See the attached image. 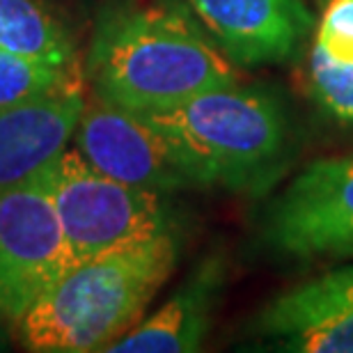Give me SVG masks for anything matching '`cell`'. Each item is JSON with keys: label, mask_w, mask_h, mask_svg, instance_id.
<instances>
[{"label": "cell", "mask_w": 353, "mask_h": 353, "mask_svg": "<svg viewBox=\"0 0 353 353\" xmlns=\"http://www.w3.org/2000/svg\"><path fill=\"white\" fill-rule=\"evenodd\" d=\"M255 330L289 353H353V266L289 289L259 314Z\"/></svg>", "instance_id": "obj_9"}, {"label": "cell", "mask_w": 353, "mask_h": 353, "mask_svg": "<svg viewBox=\"0 0 353 353\" xmlns=\"http://www.w3.org/2000/svg\"><path fill=\"white\" fill-rule=\"evenodd\" d=\"M268 248L296 259L353 257V157L310 163L268 204Z\"/></svg>", "instance_id": "obj_6"}, {"label": "cell", "mask_w": 353, "mask_h": 353, "mask_svg": "<svg viewBox=\"0 0 353 353\" xmlns=\"http://www.w3.org/2000/svg\"><path fill=\"white\" fill-rule=\"evenodd\" d=\"M221 255L204 257L174 294L129 333L112 344L110 353H193L207 340L225 289Z\"/></svg>", "instance_id": "obj_11"}, {"label": "cell", "mask_w": 353, "mask_h": 353, "mask_svg": "<svg viewBox=\"0 0 353 353\" xmlns=\"http://www.w3.org/2000/svg\"><path fill=\"white\" fill-rule=\"evenodd\" d=\"M176 262V232L79 262L21 316L19 342L34 353L108 351L143 319Z\"/></svg>", "instance_id": "obj_2"}, {"label": "cell", "mask_w": 353, "mask_h": 353, "mask_svg": "<svg viewBox=\"0 0 353 353\" xmlns=\"http://www.w3.org/2000/svg\"><path fill=\"white\" fill-rule=\"evenodd\" d=\"M37 181L58 211L76 262L176 232L170 195L112 179L74 147L60 152Z\"/></svg>", "instance_id": "obj_4"}, {"label": "cell", "mask_w": 353, "mask_h": 353, "mask_svg": "<svg viewBox=\"0 0 353 353\" xmlns=\"http://www.w3.org/2000/svg\"><path fill=\"white\" fill-rule=\"evenodd\" d=\"M90 92L140 115L176 108L239 83L225 55L183 0H115L97 17L83 60Z\"/></svg>", "instance_id": "obj_1"}, {"label": "cell", "mask_w": 353, "mask_h": 353, "mask_svg": "<svg viewBox=\"0 0 353 353\" xmlns=\"http://www.w3.org/2000/svg\"><path fill=\"white\" fill-rule=\"evenodd\" d=\"M307 85L316 105L340 124H353V65L328 58L312 44L307 60Z\"/></svg>", "instance_id": "obj_14"}, {"label": "cell", "mask_w": 353, "mask_h": 353, "mask_svg": "<svg viewBox=\"0 0 353 353\" xmlns=\"http://www.w3.org/2000/svg\"><path fill=\"white\" fill-rule=\"evenodd\" d=\"M74 150L99 172L129 186L172 195L200 190L193 165L150 117L90 92L74 131Z\"/></svg>", "instance_id": "obj_5"}, {"label": "cell", "mask_w": 353, "mask_h": 353, "mask_svg": "<svg viewBox=\"0 0 353 353\" xmlns=\"http://www.w3.org/2000/svg\"><path fill=\"white\" fill-rule=\"evenodd\" d=\"M85 81V69L65 72L0 48V108H10Z\"/></svg>", "instance_id": "obj_13"}, {"label": "cell", "mask_w": 353, "mask_h": 353, "mask_svg": "<svg viewBox=\"0 0 353 353\" xmlns=\"http://www.w3.org/2000/svg\"><path fill=\"white\" fill-rule=\"evenodd\" d=\"M150 117L183 152L202 188L262 195L287 172L294 126L278 94L239 83Z\"/></svg>", "instance_id": "obj_3"}, {"label": "cell", "mask_w": 353, "mask_h": 353, "mask_svg": "<svg viewBox=\"0 0 353 353\" xmlns=\"http://www.w3.org/2000/svg\"><path fill=\"white\" fill-rule=\"evenodd\" d=\"M216 46L241 67L296 58L316 28L307 0H183Z\"/></svg>", "instance_id": "obj_8"}, {"label": "cell", "mask_w": 353, "mask_h": 353, "mask_svg": "<svg viewBox=\"0 0 353 353\" xmlns=\"http://www.w3.org/2000/svg\"><path fill=\"white\" fill-rule=\"evenodd\" d=\"M12 330H17V326L7 319V314L0 310V351H5L12 344Z\"/></svg>", "instance_id": "obj_16"}, {"label": "cell", "mask_w": 353, "mask_h": 353, "mask_svg": "<svg viewBox=\"0 0 353 353\" xmlns=\"http://www.w3.org/2000/svg\"><path fill=\"white\" fill-rule=\"evenodd\" d=\"M314 44L335 62L353 65V0H323Z\"/></svg>", "instance_id": "obj_15"}, {"label": "cell", "mask_w": 353, "mask_h": 353, "mask_svg": "<svg viewBox=\"0 0 353 353\" xmlns=\"http://www.w3.org/2000/svg\"><path fill=\"white\" fill-rule=\"evenodd\" d=\"M0 48L53 69H83L72 28L46 0H0Z\"/></svg>", "instance_id": "obj_12"}, {"label": "cell", "mask_w": 353, "mask_h": 353, "mask_svg": "<svg viewBox=\"0 0 353 353\" xmlns=\"http://www.w3.org/2000/svg\"><path fill=\"white\" fill-rule=\"evenodd\" d=\"M88 81L0 108V193L32 181L65 152L88 99Z\"/></svg>", "instance_id": "obj_10"}, {"label": "cell", "mask_w": 353, "mask_h": 353, "mask_svg": "<svg viewBox=\"0 0 353 353\" xmlns=\"http://www.w3.org/2000/svg\"><path fill=\"white\" fill-rule=\"evenodd\" d=\"M76 264L37 176L0 193V310L14 326Z\"/></svg>", "instance_id": "obj_7"}]
</instances>
